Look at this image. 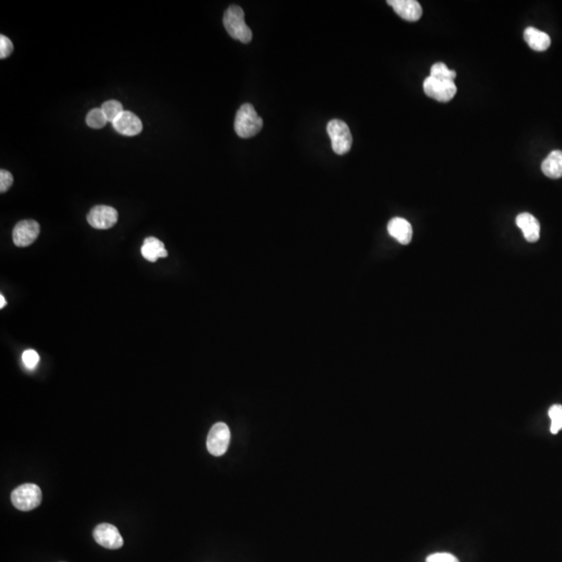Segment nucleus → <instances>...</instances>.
Returning <instances> with one entry per match:
<instances>
[{
	"instance_id": "obj_1",
	"label": "nucleus",
	"mask_w": 562,
	"mask_h": 562,
	"mask_svg": "<svg viewBox=\"0 0 562 562\" xmlns=\"http://www.w3.org/2000/svg\"><path fill=\"white\" fill-rule=\"evenodd\" d=\"M262 125L264 121L252 104L245 103L241 106L234 120V130L240 138H252L260 132Z\"/></svg>"
},
{
	"instance_id": "obj_2",
	"label": "nucleus",
	"mask_w": 562,
	"mask_h": 562,
	"mask_svg": "<svg viewBox=\"0 0 562 562\" xmlns=\"http://www.w3.org/2000/svg\"><path fill=\"white\" fill-rule=\"evenodd\" d=\"M223 24L230 37L234 40L249 43L252 39V32L245 22V14L239 5H230L223 17Z\"/></svg>"
},
{
	"instance_id": "obj_3",
	"label": "nucleus",
	"mask_w": 562,
	"mask_h": 562,
	"mask_svg": "<svg viewBox=\"0 0 562 562\" xmlns=\"http://www.w3.org/2000/svg\"><path fill=\"white\" fill-rule=\"evenodd\" d=\"M11 500L13 505L19 511H33L41 504L42 491L37 485L26 483L14 489Z\"/></svg>"
},
{
	"instance_id": "obj_4",
	"label": "nucleus",
	"mask_w": 562,
	"mask_h": 562,
	"mask_svg": "<svg viewBox=\"0 0 562 562\" xmlns=\"http://www.w3.org/2000/svg\"><path fill=\"white\" fill-rule=\"evenodd\" d=\"M327 132L331 138L332 149L339 156L350 151L352 146V134L347 123L342 120H331L327 124Z\"/></svg>"
},
{
	"instance_id": "obj_5",
	"label": "nucleus",
	"mask_w": 562,
	"mask_h": 562,
	"mask_svg": "<svg viewBox=\"0 0 562 562\" xmlns=\"http://www.w3.org/2000/svg\"><path fill=\"white\" fill-rule=\"evenodd\" d=\"M230 427L222 422H219L210 428L208 435V452L214 456H222L228 451L230 443Z\"/></svg>"
},
{
	"instance_id": "obj_6",
	"label": "nucleus",
	"mask_w": 562,
	"mask_h": 562,
	"mask_svg": "<svg viewBox=\"0 0 562 562\" xmlns=\"http://www.w3.org/2000/svg\"><path fill=\"white\" fill-rule=\"evenodd\" d=\"M423 88L427 96L439 102L450 101L453 99L457 92L456 84L454 82L439 80L431 76L424 80Z\"/></svg>"
},
{
	"instance_id": "obj_7",
	"label": "nucleus",
	"mask_w": 562,
	"mask_h": 562,
	"mask_svg": "<svg viewBox=\"0 0 562 562\" xmlns=\"http://www.w3.org/2000/svg\"><path fill=\"white\" fill-rule=\"evenodd\" d=\"M93 537L96 543L106 549H120L124 543L123 537L117 527L108 523L99 524L94 529Z\"/></svg>"
},
{
	"instance_id": "obj_8",
	"label": "nucleus",
	"mask_w": 562,
	"mask_h": 562,
	"mask_svg": "<svg viewBox=\"0 0 562 562\" xmlns=\"http://www.w3.org/2000/svg\"><path fill=\"white\" fill-rule=\"evenodd\" d=\"M88 222L96 230H108L118 221V212L112 206H97L90 210Z\"/></svg>"
},
{
	"instance_id": "obj_9",
	"label": "nucleus",
	"mask_w": 562,
	"mask_h": 562,
	"mask_svg": "<svg viewBox=\"0 0 562 562\" xmlns=\"http://www.w3.org/2000/svg\"><path fill=\"white\" fill-rule=\"evenodd\" d=\"M39 234V223L34 220L20 221L14 228L13 241L17 247H27L37 240Z\"/></svg>"
},
{
	"instance_id": "obj_10",
	"label": "nucleus",
	"mask_w": 562,
	"mask_h": 562,
	"mask_svg": "<svg viewBox=\"0 0 562 562\" xmlns=\"http://www.w3.org/2000/svg\"><path fill=\"white\" fill-rule=\"evenodd\" d=\"M112 126L116 132L127 136H136L143 130V124L140 118L134 115V112L127 110H124L121 115L112 122Z\"/></svg>"
},
{
	"instance_id": "obj_11",
	"label": "nucleus",
	"mask_w": 562,
	"mask_h": 562,
	"mask_svg": "<svg viewBox=\"0 0 562 562\" xmlns=\"http://www.w3.org/2000/svg\"><path fill=\"white\" fill-rule=\"evenodd\" d=\"M387 3L406 21H417L423 14L421 5L415 0H389Z\"/></svg>"
},
{
	"instance_id": "obj_12",
	"label": "nucleus",
	"mask_w": 562,
	"mask_h": 562,
	"mask_svg": "<svg viewBox=\"0 0 562 562\" xmlns=\"http://www.w3.org/2000/svg\"><path fill=\"white\" fill-rule=\"evenodd\" d=\"M389 234L400 244L407 245L413 239V226L403 218H393L387 224Z\"/></svg>"
},
{
	"instance_id": "obj_13",
	"label": "nucleus",
	"mask_w": 562,
	"mask_h": 562,
	"mask_svg": "<svg viewBox=\"0 0 562 562\" xmlns=\"http://www.w3.org/2000/svg\"><path fill=\"white\" fill-rule=\"evenodd\" d=\"M517 225L523 232L526 240L530 243L537 242L541 234V225L535 217L523 212L517 217Z\"/></svg>"
},
{
	"instance_id": "obj_14",
	"label": "nucleus",
	"mask_w": 562,
	"mask_h": 562,
	"mask_svg": "<svg viewBox=\"0 0 562 562\" xmlns=\"http://www.w3.org/2000/svg\"><path fill=\"white\" fill-rule=\"evenodd\" d=\"M142 256L150 262H156L160 258H167L168 252L164 248V243L154 236H149L144 240L143 246L140 248Z\"/></svg>"
},
{
	"instance_id": "obj_15",
	"label": "nucleus",
	"mask_w": 562,
	"mask_h": 562,
	"mask_svg": "<svg viewBox=\"0 0 562 562\" xmlns=\"http://www.w3.org/2000/svg\"><path fill=\"white\" fill-rule=\"evenodd\" d=\"M524 39L530 48L537 51H545L551 45V38L548 34L534 27H528L524 33Z\"/></svg>"
},
{
	"instance_id": "obj_16",
	"label": "nucleus",
	"mask_w": 562,
	"mask_h": 562,
	"mask_svg": "<svg viewBox=\"0 0 562 562\" xmlns=\"http://www.w3.org/2000/svg\"><path fill=\"white\" fill-rule=\"evenodd\" d=\"M541 170L548 178L558 180L562 178V151L554 150L541 164Z\"/></svg>"
},
{
	"instance_id": "obj_17",
	"label": "nucleus",
	"mask_w": 562,
	"mask_h": 562,
	"mask_svg": "<svg viewBox=\"0 0 562 562\" xmlns=\"http://www.w3.org/2000/svg\"><path fill=\"white\" fill-rule=\"evenodd\" d=\"M101 110L104 112L108 121L112 122V123L124 112L123 106L117 100H108V101L104 102L102 104Z\"/></svg>"
},
{
	"instance_id": "obj_18",
	"label": "nucleus",
	"mask_w": 562,
	"mask_h": 562,
	"mask_svg": "<svg viewBox=\"0 0 562 562\" xmlns=\"http://www.w3.org/2000/svg\"><path fill=\"white\" fill-rule=\"evenodd\" d=\"M430 76L439 80L454 82L456 78V72L450 70L443 63H437L431 67Z\"/></svg>"
},
{
	"instance_id": "obj_19",
	"label": "nucleus",
	"mask_w": 562,
	"mask_h": 562,
	"mask_svg": "<svg viewBox=\"0 0 562 562\" xmlns=\"http://www.w3.org/2000/svg\"><path fill=\"white\" fill-rule=\"evenodd\" d=\"M86 122L90 127L94 128V130H99V128L104 127L108 121L106 115H104V112H102L101 108H93V110H90L88 112L87 118H86Z\"/></svg>"
},
{
	"instance_id": "obj_20",
	"label": "nucleus",
	"mask_w": 562,
	"mask_h": 562,
	"mask_svg": "<svg viewBox=\"0 0 562 562\" xmlns=\"http://www.w3.org/2000/svg\"><path fill=\"white\" fill-rule=\"evenodd\" d=\"M549 417L551 419V432L557 435L562 430V405L555 404L551 406Z\"/></svg>"
},
{
	"instance_id": "obj_21",
	"label": "nucleus",
	"mask_w": 562,
	"mask_h": 562,
	"mask_svg": "<svg viewBox=\"0 0 562 562\" xmlns=\"http://www.w3.org/2000/svg\"><path fill=\"white\" fill-rule=\"evenodd\" d=\"M22 361H23L26 368L34 370L39 363L40 356L35 350L29 349V350L24 351L23 354H22Z\"/></svg>"
},
{
	"instance_id": "obj_22",
	"label": "nucleus",
	"mask_w": 562,
	"mask_h": 562,
	"mask_svg": "<svg viewBox=\"0 0 562 562\" xmlns=\"http://www.w3.org/2000/svg\"><path fill=\"white\" fill-rule=\"evenodd\" d=\"M14 46L11 40L5 36H0V58L5 59L13 52Z\"/></svg>"
},
{
	"instance_id": "obj_23",
	"label": "nucleus",
	"mask_w": 562,
	"mask_h": 562,
	"mask_svg": "<svg viewBox=\"0 0 562 562\" xmlns=\"http://www.w3.org/2000/svg\"><path fill=\"white\" fill-rule=\"evenodd\" d=\"M426 562H459V558L450 553H435L427 557Z\"/></svg>"
},
{
	"instance_id": "obj_24",
	"label": "nucleus",
	"mask_w": 562,
	"mask_h": 562,
	"mask_svg": "<svg viewBox=\"0 0 562 562\" xmlns=\"http://www.w3.org/2000/svg\"><path fill=\"white\" fill-rule=\"evenodd\" d=\"M13 175L7 170L0 171V192L5 193L11 188L13 184Z\"/></svg>"
},
{
	"instance_id": "obj_25",
	"label": "nucleus",
	"mask_w": 562,
	"mask_h": 562,
	"mask_svg": "<svg viewBox=\"0 0 562 562\" xmlns=\"http://www.w3.org/2000/svg\"><path fill=\"white\" fill-rule=\"evenodd\" d=\"M0 301H1V303H0V308H3V307H5V305H7V301H5L3 295H0Z\"/></svg>"
}]
</instances>
